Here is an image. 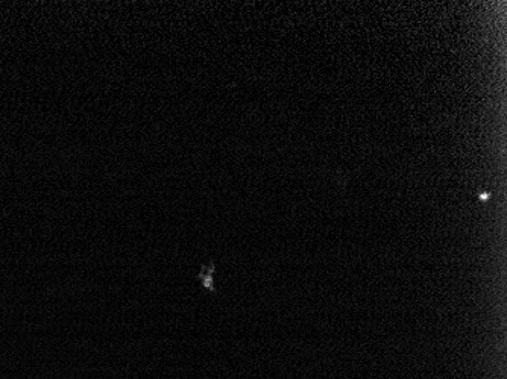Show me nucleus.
Segmentation results:
<instances>
[{"label": "nucleus", "instance_id": "nucleus-1", "mask_svg": "<svg viewBox=\"0 0 507 379\" xmlns=\"http://www.w3.org/2000/svg\"><path fill=\"white\" fill-rule=\"evenodd\" d=\"M213 272H214V267H213V265H210L208 269H207V267H204V269H202V273L199 275V278L202 279V282H204V287H207L208 290L214 292V287H213V279H212Z\"/></svg>", "mask_w": 507, "mask_h": 379}, {"label": "nucleus", "instance_id": "nucleus-2", "mask_svg": "<svg viewBox=\"0 0 507 379\" xmlns=\"http://www.w3.org/2000/svg\"><path fill=\"white\" fill-rule=\"evenodd\" d=\"M488 199H489V193H483L480 196V200H488Z\"/></svg>", "mask_w": 507, "mask_h": 379}]
</instances>
